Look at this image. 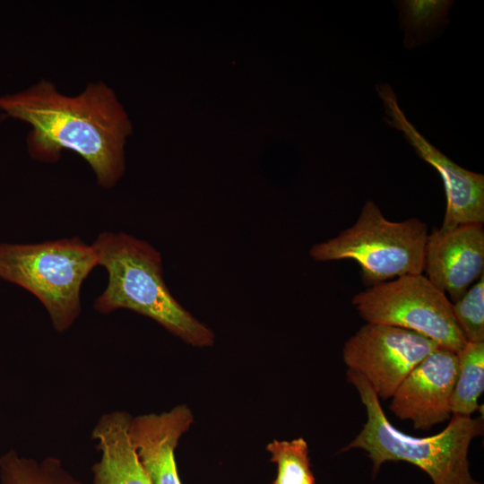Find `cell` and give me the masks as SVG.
Here are the masks:
<instances>
[{"mask_svg": "<svg viewBox=\"0 0 484 484\" xmlns=\"http://www.w3.org/2000/svg\"><path fill=\"white\" fill-rule=\"evenodd\" d=\"M0 110L31 126L28 147L32 157L56 161L62 151H74L107 188L122 176L128 123L106 84L91 83L79 95L65 96L42 80L25 91L0 97Z\"/></svg>", "mask_w": 484, "mask_h": 484, "instance_id": "obj_1", "label": "cell"}, {"mask_svg": "<svg viewBox=\"0 0 484 484\" xmlns=\"http://www.w3.org/2000/svg\"><path fill=\"white\" fill-rule=\"evenodd\" d=\"M108 285L94 302L101 314L129 309L147 316L183 341L196 347L214 342L213 332L173 297L163 278L160 253L125 233L104 232L91 245Z\"/></svg>", "mask_w": 484, "mask_h": 484, "instance_id": "obj_2", "label": "cell"}, {"mask_svg": "<svg viewBox=\"0 0 484 484\" xmlns=\"http://www.w3.org/2000/svg\"><path fill=\"white\" fill-rule=\"evenodd\" d=\"M347 378L357 390L367 420L360 432L342 452L360 449L367 453L375 477L386 462H406L425 473L433 484H477L470 470L469 448L483 434V417L452 415L439 433L424 437L407 435L392 425L368 382L348 370Z\"/></svg>", "mask_w": 484, "mask_h": 484, "instance_id": "obj_3", "label": "cell"}, {"mask_svg": "<svg viewBox=\"0 0 484 484\" xmlns=\"http://www.w3.org/2000/svg\"><path fill=\"white\" fill-rule=\"evenodd\" d=\"M96 265L93 246L78 238L0 244V278L32 293L60 333L68 330L78 317L82 284Z\"/></svg>", "mask_w": 484, "mask_h": 484, "instance_id": "obj_4", "label": "cell"}, {"mask_svg": "<svg viewBox=\"0 0 484 484\" xmlns=\"http://www.w3.org/2000/svg\"><path fill=\"white\" fill-rule=\"evenodd\" d=\"M428 236L424 221L417 218L391 221L374 201L368 200L352 226L314 245L309 255L315 262L355 261L363 281L370 287L423 273Z\"/></svg>", "mask_w": 484, "mask_h": 484, "instance_id": "obj_5", "label": "cell"}, {"mask_svg": "<svg viewBox=\"0 0 484 484\" xmlns=\"http://www.w3.org/2000/svg\"><path fill=\"white\" fill-rule=\"evenodd\" d=\"M351 304L367 323L418 333L454 353L466 344L452 311V302L429 280L411 274L370 286Z\"/></svg>", "mask_w": 484, "mask_h": 484, "instance_id": "obj_6", "label": "cell"}, {"mask_svg": "<svg viewBox=\"0 0 484 484\" xmlns=\"http://www.w3.org/2000/svg\"><path fill=\"white\" fill-rule=\"evenodd\" d=\"M438 345L401 327L367 323L344 343L348 370L360 374L379 399L393 396L397 387Z\"/></svg>", "mask_w": 484, "mask_h": 484, "instance_id": "obj_7", "label": "cell"}, {"mask_svg": "<svg viewBox=\"0 0 484 484\" xmlns=\"http://www.w3.org/2000/svg\"><path fill=\"white\" fill-rule=\"evenodd\" d=\"M376 88L385 107L386 123L403 134L418 156L432 166L443 180L446 207L440 229L483 224L484 176L460 167L432 145L408 120L388 83H379Z\"/></svg>", "mask_w": 484, "mask_h": 484, "instance_id": "obj_8", "label": "cell"}, {"mask_svg": "<svg viewBox=\"0 0 484 484\" xmlns=\"http://www.w3.org/2000/svg\"><path fill=\"white\" fill-rule=\"evenodd\" d=\"M457 375L456 353L438 346L405 377L391 397L390 411L428 430L452 416L450 402Z\"/></svg>", "mask_w": 484, "mask_h": 484, "instance_id": "obj_9", "label": "cell"}, {"mask_svg": "<svg viewBox=\"0 0 484 484\" xmlns=\"http://www.w3.org/2000/svg\"><path fill=\"white\" fill-rule=\"evenodd\" d=\"M423 272L452 303L459 299L484 272L483 224L434 229L427 238Z\"/></svg>", "mask_w": 484, "mask_h": 484, "instance_id": "obj_10", "label": "cell"}, {"mask_svg": "<svg viewBox=\"0 0 484 484\" xmlns=\"http://www.w3.org/2000/svg\"><path fill=\"white\" fill-rule=\"evenodd\" d=\"M192 421L191 411L184 405L132 418L131 438L151 484H181L174 453Z\"/></svg>", "mask_w": 484, "mask_h": 484, "instance_id": "obj_11", "label": "cell"}, {"mask_svg": "<svg viewBox=\"0 0 484 484\" xmlns=\"http://www.w3.org/2000/svg\"><path fill=\"white\" fill-rule=\"evenodd\" d=\"M132 417L115 411L100 416L91 438L100 453L91 468L92 484H151L130 435Z\"/></svg>", "mask_w": 484, "mask_h": 484, "instance_id": "obj_12", "label": "cell"}, {"mask_svg": "<svg viewBox=\"0 0 484 484\" xmlns=\"http://www.w3.org/2000/svg\"><path fill=\"white\" fill-rule=\"evenodd\" d=\"M457 375L450 408L452 415L472 417L484 390V342H469L456 353Z\"/></svg>", "mask_w": 484, "mask_h": 484, "instance_id": "obj_13", "label": "cell"}, {"mask_svg": "<svg viewBox=\"0 0 484 484\" xmlns=\"http://www.w3.org/2000/svg\"><path fill=\"white\" fill-rule=\"evenodd\" d=\"M0 484H82L63 465L48 456L40 461L20 455L13 449L0 457Z\"/></svg>", "mask_w": 484, "mask_h": 484, "instance_id": "obj_14", "label": "cell"}, {"mask_svg": "<svg viewBox=\"0 0 484 484\" xmlns=\"http://www.w3.org/2000/svg\"><path fill=\"white\" fill-rule=\"evenodd\" d=\"M272 462L277 464L273 484H315L307 443L302 438L274 440L268 444Z\"/></svg>", "mask_w": 484, "mask_h": 484, "instance_id": "obj_15", "label": "cell"}, {"mask_svg": "<svg viewBox=\"0 0 484 484\" xmlns=\"http://www.w3.org/2000/svg\"><path fill=\"white\" fill-rule=\"evenodd\" d=\"M401 21L405 29L404 46L412 48L424 33L447 18L453 1L405 0L399 4Z\"/></svg>", "mask_w": 484, "mask_h": 484, "instance_id": "obj_16", "label": "cell"}, {"mask_svg": "<svg viewBox=\"0 0 484 484\" xmlns=\"http://www.w3.org/2000/svg\"><path fill=\"white\" fill-rule=\"evenodd\" d=\"M452 311L466 341L484 342V274L452 303Z\"/></svg>", "mask_w": 484, "mask_h": 484, "instance_id": "obj_17", "label": "cell"}, {"mask_svg": "<svg viewBox=\"0 0 484 484\" xmlns=\"http://www.w3.org/2000/svg\"><path fill=\"white\" fill-rule=\"evenodd\" d=\"M477 484H481L480 482H478Z\"/></svg>", "mask_w": 484, "mask_h": 484, "instance_id": "obj_18", "label": "cell"}]
</instances>
